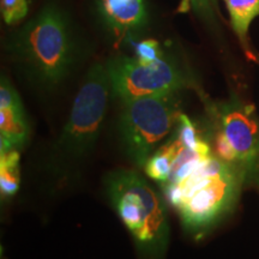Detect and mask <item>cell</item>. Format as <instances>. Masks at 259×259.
<instances>
[{"instance_id": "obj_1", "label": "cell", "mask_w": 259, "mask_h": 259, "mask_svg": "<svg viewBox=\"0 0 259 259\" xmlns=\"http://www.w3.org/2000/svg\"><path fill=\"white\" fill-rule=\"evenodd\" d=\"M240 180L234 167L211 155L184 179L162 186L168 203L179 211L186 233L199 238L232 208Z\"/></svg>"}, {"instance_id": "obj_2", "label": "cell", "mask_w": 259, "mask_h": 259, "mask_svg": "<svg viewBox=\"0 0 259 259\" xmlns=\"http://www.w3.org/2000/svg\"><path fill=\"white\" fill-rule=\"evenodd\" d=\"M105 185L112 206L134 239L138 259H164L169 222L164 202L135 170L111 171Z\"/></svg>"}, {"instance_id": "obj_3", "label": "cell", "mask_w": 259, "mask_h": 259, "mask_svg": "<svg viewBox=\"0 0 259 259\" xmlns=\"http://www.w3.org/2000/svg\"><path fill=\"white\" fill-rule=\"evenodd\" d=\"M111 90L106 65H93L77 93L69 120L53 145L50 167L54 174L70 176L92 153L101 132Z\"/></svg>"}, {"instance_id": "obj_4", "label": "cell", "mask_w": 259, "mask_h": 259, "mask_svg": "<svg viewBox=\"0 0 259 259\" xmlns=\"http://www.w3.org/2000/svg\"><path fill=\"white\" fill-rule=\"evenodd\" d=\"M9 50L37 82L50 87L67 76L77 56L69 22L53 5L28 22L10 42Z\"/></svg>"}, {"instance_id": "obj_5", "label": "cell", "mask_w": 259, "mask_h": 259, "mask_svg": "<svg viewBox=\"0 0 259 259\" xmlns=\"http://www.w3.org/2000/svg\"><path fill=\"white\" fill-rule=\"evenodd\" d=\"M177 94L145 96L122 101L119 131L126 155L144 168L158 144L178 122Z\"/></svg>"}, {"instance_id": "obj_6", "label": "cell", "mask_w": 259, "mask_h": 259, "mask_svg": "<svg viewBox=\"0 0 259 259\" xmlns=\"http://www.w3.org/2000/svg\"><path fill=\"white\" fill-rule=\"evenodd\" d=\"M112 92L121 101L138 97L164 95L190 85V78L174 60L162 57L154 63L118 56L106 64Z\"/></svg>"}, {"instance_id": "obj_7", "label": "cell", "mask_w": 259, "mask_h": 259, "mask_svg": "<svg viewBox=\"0 0 259 259\" xmlns=\"http://www.w3.org/2000/svg\"><path fill=\"white\" fill-rule=\"evenodd\" d=\"M218 157L242 176L259 166V122L250 106L233 101L222 107L216 137Z\"/></svg>"}, {"instance_id": "obj_8", "label": "cell", "mask_w": 259, "mask_h": 259, "mask_svg": "<svg viewBox=\"0 0 259 259\" xmlns=\"http://www.w3.org/2000/svg\"><path fill=\"white\" fill-rule=\"evenodd\" d=\"M30 127L17 90L8 78L0 84V151L21 149L28 141Z\"/></svg>"}, {"instance_id": "obj_9", "label": "cell", "mask_w": 259, "mask_h": 259, "mask_svg": "<svg viewBox=\"0 0 259 259\" xmlns=\"http://www.w3.org/2000/svg\"><path fill=\"white\" fill-rule=\"evenodd\" d=\"M103 22L116 35L138 30L148 21L145 0H97Z\"/></svg>"}, {"instance_id": "obj_10", "label": "cell", "mask_w": 259, "mask_h": 259, "mask_svg": "<svg viewBox=\"0 0 259 259\" xmlns=\"http://www.w3.org/2000/svg\"><path fill=\"white\" fill-rule=\"evenodd\" d=\"M184 149L185 147L178 139L177 136H171L169 141L163 147L157 149L145 163L144 170L147 176L162 184V185L166 184L169 180L174 166H176V162L184 151Z\"/></svg>"}, {"instance_id": "obj_11", "label": "cell", "mask_w": 259, "mask_h": 259, "mask_svg": "<svg viewBox=\"0 0 259 259\" xmlns=\"http://www.w3.org/2000/svg\"><path fill=\"white\" fill-rule=\"evenodd\" d=\"M225 4L235 34L246 44L250 25L259 16V0H225Z\"/></svg>"}, {"instance_id": "obj_12", "label": "cell", "mask_w": 259, "mask_h": 259, "mask_svg": "<svg viewBox=\"0 0 259 259\" xmlns=\"http://www.w3.org/2000/svg\"><path fill=\"white\" fill-rule=\"evenodd\" d=\"M19 149L0 151V192L2 198H10L21 185Z\"/></svg>"}, {"instance_id": "obj_13", "label": "cell", "mask_w": 259, "mask_h": 259, "mask_svg": "<svg viewBox=\"0 0 259 259\" xmlns=\"http://www.w3.org/2000/svg\"><path fill=\"white\" fill-rule=\"evenodd\" d=\"M2 15L6 23L14 25L28 14V0H0Z\"/></svg>"}, {"instance_id": "obj_14", "label": "cell", "mask_w": 259, "mask_h": 259, "mask_svg": "<svg viewBox=\"0 0 259 259\" xmlns=\"http://www.w3.org/2000/svg\"><path fill=\"white\" fill-rule=\"evenodd\" d=\"M162 57H164V54L161 51L160 44L153 38L141 41L136 46V58L142 63H154Z\"/></svg>"}, {"instance_id": "obj_15", "label": "cell", "mask_w": 259, "mask_h": 259, "mask_svg": "<svg viewBox=\"0 0 259 259\" xmlns=\"http://www.w3.org/2000/svg\"><path fill=\"white\" fill-rule=\"evenodd\" d=\"M212 5H215V0H181L178 6V12L185 14L193 8L198 14L208 17L212 16Z\"/></svg>"}]
</instances>
